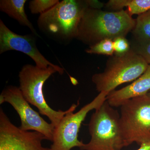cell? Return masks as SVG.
Segmentation results:
<instances>
[{
  "label": "cell",
  "mask_w": 150,
  "mask_h": 150,
  "mask_svg": "<svg viewBox=\"0 0 150 150\" xmlns=\"http://www.w3.org/2000/svg\"><path fill=\"white\" fill-rule=\"evenodd\" d=\"M88 6L90 8L98 9L102 7V3L97 1H85Z\"/></svg>",
  "instance_id": "19"
},
{
  "label": "cell",
  "mask_w": 150,
  "mask_h": 150,
  "mask_svg": "<svg viewBox=\"0 0 150 150\" xmlns=\"http://www.w3.org/2000/svg\"><path fill=\"white\" fill-rule=\"evenodd\" d=\"M140 146V148L137 150H150V142L144 143Z\"/></svg>",
  "instance_id": "20"
},
{
  "label": "cell",
  "mask_w": 150,
  "mask_h": 150,
  "mask_svg": "<svg viewBox=\"0 0 150 150\" xmlns=\"http://www.w3.org/2000/svg\"><path fill=\"white\" fill-rule=\"evenodd\" d=\"M108 93H99L92 101L84 105L78 112L74 113L79 105L73 104L69 111L64 116L55 128L51 150H71L74 147L80 148L84 143L78 139V134L82 123L88 113L100 107L107 100Z\"/></svg>",
  "instance_id": "7"
},
{
  "label": "cell",
  "mask_w": 150,
  "mask_h": 150,
  "mask_svg": "<svg viewBox=\"0 0 150 150\" xmlns=\"http://www.w3.org/2000/svg\"><path fill=\"white\" fill-rule=\"evenodd\" d=\"M120 107L119 125L125 147L150 142V96L131 98Z\"/></svg>",
  "instance_id": "6"
},
{
  "label": "cell",
  "mask_w": 150,
  "mask_h": 150,
  "mask_svg": "<svg viewBox=\"0 0 150 150\" xmlns=\"http://www.w3.org/2000/svg\"><path fill=\"white\" fill-rule=\"evenodd\" d=\"M113 46L116 54H125L131 49L129 42L124 37H118L114 39Z\"/></svg>",
  "instance_id": "18"
},
{
  "label": "cell",
  "mask_w": 150,
  "mask_h": 150,
  "mask_svg": "<svg viewBox=\"0 0 150 150\" xmlns=\"http://www.w3.org/2000/svg\"><path fill=\"white\" fill-rule=\"evenodd\" d=\"M132 31L137 41L150 40V9L138 15Z\"/></svg>",
  "instance_id": "14"
},
{
  "label": "cell",
  "mask_w": 150,
  "mask_h": 150,
  "mask_svg": "<svg viewBox=\"0 0 150 150\" xmlns=\"http://www.w3.org/2000/svg\"><path fill=\"white\" fill-rule=\"evenodd\" d=\"M136 23V19L124 10L109 12L88 7L81 18L76 38L90 47L103 39L126 37Z\"/></svg>",
  "instance_id": "1"
},
{
  "label": "cell",
  "mask_w": 150,
  "mask_h": 150,
  "mask_svg": "<svg viewBox=\"0 0 150 150\" xmlns=\"http://www.w3.org/2000/svg\"><path fill=\"white\" fill-rule=\"evenodd\" d=\"M86 52L89 54L112 56L114 52L113 40L110 39H103L93 46H90L86 50Z\"/></svg>",
  "instance_id": "15"
},
{
  "label": "cell",
  "mask_w": 150,
  "mask_h": 150,
  "mask_svg": "<svg viewBox=\"0 0 150 150\" xmlns=\"http://www.w3.org/2000/svg\"><path fill=\"white\" fill-rule=\"evenodd\" d=\"M8 103L18 113L21 121L19 128L25 131H37L43 134L47 140L52 142L55 126L46 122L30 107L19 88L9 86L3 90L0 95V104Z\"/></svg>",
  "instance_id": "8"
},
{
  "label": "cell",
  "mask_w": 150,
  "mask_h": 150,
  "mask_svg": "<svg viewBox=\"0 0 150 150\" xmlns=\"http://www.w3.org/2000/svg\"><path fill=\"white\" fill-rule=\"evenodd\" d=\"M60 74L59 70L49 66L42 69L30 64L24 65L19 73V88L25 99L35 106L42 115H46L55 127L69 111H57L47 104L43 93V86L48 78L56 73Z\"/></svg>",
  "instance_id": "5"
},
{
  "label": "cell",
  "mask_w": 150,
  "mask_h": 150,
  "mask_svg": "<svg viewBox=\"0 0 150 150\" xmlns=\"http://www.w3.org/2000/svg\"><path fill=\"white\" fill-rule=\"evenodd\" d=\"M149 66L142 56L131 49L109 59L104 71L94 74L92 81L98 91L109 93L122 84L136 80Z\"/></svg>",
  "instance_id": "3"
},
{
  "label": "cell",
  "mask_w": 150,
  "mask_h": 150,
  "mask_svg": "<svg viewBox=\"0 0 150 150\" xmlns=\"http://www.w3.org/2000/svg\"><path fill=\"white\" fill-rule=\"evenodd\" d=\"M150 91V65H149L146 71L131 84L109 93L106 100L112 107H120L126 100L147 94Z\"/></svg>",
  "instance_id": "11"
},
{
  "label": "cell",
  "mask_w": 150,
  "mask_h": 150,
  "mask_svg": "<svg viewBox=\"0 0 150 150\" xmlns=\"http://www.w3.org/2000/svg\"><path fill=\"white\" fill-rule=\"evenodd\" d=\"M106 6L110 9L121 11L126 7V11L132 16L139 15L150 9V0H110Z\"/></svg>",
  "instance_id": "13"
},
{
  "label": "cell",
  "mask_w": 150,
  "mask_h": 150,
  "mask_svg": "<svg viewBox=\"0 0 150 150\" xmlns=\"http://www.w3.org/2000/svg\"><path fill=\"white\" fill-rule=\"evenodd\" d=\"M59 0H32L29 3V8L32 14H43L56 6Z\"/></svg>",
  "instance_id": "16"
},
{
  "label": "cell",
  "mask_w": 150,
  "mask_h": 150,
  "mask_svg": "<svg viewBox=\"0 0 150 150\" xmlns=\"http://www.w3.org/2000/svg\"><path fill=\"white\" fill-rule=\"evenodd\" d=\"M26 1V0H1L0 10L21 25L28 28L33 34L40 37L25 13V5Z\"/></svg>",
  "instance_id": "12"
},
{
  "label": "cell",
  "mask_w": 150,
  "mask_h": 150,
  "mask_svg": "<svg viewBox=\"0 0 150 150\" xmlns=\"http://www.w3.org/2000/svg\"><path fill=\"white\" fill-rule=\"evenodd\" d=\"M35 36L33 34H17L9 29L0 19V54L9 51H19L29 56L37 67L46 69L51 66L59 70L60 75L63 74L64 69L49 62L38 50Z\"/></svg>",
  "instance_id": "10"
},
{
  "label": "cell",
  "mask_w": 150,
  "mask_h": 150,
  "mask_svg": "<svg viewBox=\"0 0 150 150\" xmlns=\"http://www.w3.org/2000/svg\"><path fill=\"white\" fill-rule=\"evenodd\" d=\"M47 139L43 134L21 130L11 122L0 109V150H51L42 146Z\"/></svg>",
  "instance_id": "9"
},
{
  "label": "cell",
  "mask_w": 150,
  "mask_h": 150,
  "mask_svg": "<svg viewBox=\"0 0 150 150\" xmlns=\"http://www.w3.org/2000/svg\"><path fill=\"white\" fill-rule=\"evenodd\" d=\"M88 7L85 1L63 0L40 15L38 26L48 37L66 45L76 38L81 18Z\"/></svg>",
  "instance_id": "2"
},
{
  "label": "cell",
  "mask_w": 150,
  "mask_h": 150,
  "mask_svg": "<svg viewBox=\"0 0 150 150\" xmlns=\"http://www.w3.org/2000/svg\"><path fill=\"white\" fill-rule=\"evenodd\" d=\"M120 114L107 100L92 114L88 124L91 140L81 150H121L124 141L119 125Z\"/></svg>",
  "instance_id": "4"
},
{
  "label": "cell",
  "mask_w": 150,
  "mask_h": 150,
  "mask_svg": "<svg viewBox=\"0 0 150 150\" xmlns=\"http://www.w3.org/2000/svg\"><path fill=\"white\" fill-rule=\"evenodd\" d=\"M136 53L142 56L150 65V40L147 41H137L132 48Z\"/></svg>",
  "instance_id": "17"
},
{
  "label": "cell",
  "mask_w": 150,
  "mask_h": 150,
  "mask_svg": "<svg viewBox=\"0 0 150 150\" xmlns=\"http://www.w3.org/2000/svg\"><path fill=\"white\" fill-rule=\"evenodd\" d=\"M147 94L148 95H149V96H150V91Z\"/></svg>",
  "instance_id": "21"
}]
</instances>
